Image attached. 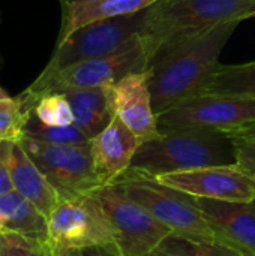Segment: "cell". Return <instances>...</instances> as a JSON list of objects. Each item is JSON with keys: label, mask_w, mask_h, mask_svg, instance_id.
<instances>
[{"label": "cell", "mask_w": 255, "mask_h": 256, "mask_svg": "<svg viewBox=\"0 0 255 256\" xmlns=\"http://www.w3.org/2000/svg\"><path fill=\"white\" fill-rule=\"evenodd\" d=\"M240 21L219 24L158 52L147 69L156 114L200 94L218 69L219 56Z\"/></svg>", "instance_id": "obj_1"}, {"label": "cell", "mask_w": 255, "mask_h": 256, "mask_svg": "<svg viewBox=\"0 0 255 256\" xmlns=\"http://www.w3.org/2000/svg\"><path fill=\"white\" fill-rule=\"evenodd\" d=\"M233 164H237V154L231 135L207 129L182 128L161 130L156 138L141 142L131 168L159 177Z\"/></svg>", "instance_id": "obj_2"}, {"label": "cell", "mask_w": 255, "mask_h": 256, "mask_svg": "<svg viewBox=\"0 0 255 256\" xmlns=\"http://www.w3.org/2000/svg\"><path fill=\"white\" fill-rule=\"evenodd\" d=\"M255 16V0H156L141 38L152 58L162 50L228 21Z\"/></svg>", "instance_id": "obj_3"}, {"label": "cell", "mask_w": 255, "mask_h": 256, "mask_svg": "<svg viewBox=\"0 0 255 256\" xmlns=\"http://www.w3.org/2000/svg\"><path fill=\"white\" fill-rule=\"evenodd\" d=\"M113 183L168 226L173 236L203 242H224L210 226L194 196L165 186L155 177L132 168Z\"/></svg>", "instance_id": "obj_4"}, {"label": "cell", "mask_w": 255, "mask_h": 256, "mask_svg": "<svg viewBox=\"0 0 255 256\" xmlns=\"http://www.w3.org/2000/svg\"><path fill=\"white\" fill-rule=\"evenodd\" d=\"M149 64L150 56L140 34L108 56L77 63L50 76H38L20 96L35 108L38 99L47 93H59L65 88L114 86L128 75L146 72Z\"/></svg>", "instance_id": "obj_5"}, {"label": "cell", "mask_w": 255, "mask_h": 256, "mask_svg": "<svg viewBox=\"0 0 255 256\" xmlns=\"http://www.w3.org/2000/svg\"><path fill=\"white\" fill-rule=\"evenodd\" d=\"M146 15L147 8L138 12L95 21L75 30L65 40L57 42L51 58L39 76H50L77 63L114 52L126 42L141 34Z\"/></svg>", "instance_id": "obj_6"}, {"label": "cell", "mask_w": 255, "mask_h": 256, "mask_svg": "<svg viewBox=\"0 0 255 256\" xmlns=\"http://www.w3.org/2000/svg\"><path fill=\"white\" fill-rule=\"evenodd\" d=\"M158 129L197 128L239 135L255 126V98L231 94H197L159 114Z\"/></svg>", "instance_id": "obj_7"}, {"label": "cell", "mask_w": 255, "mask_h": 256, "mask_svg": "<svg viewBox=\"0 0 255 256\" xmlns=\"http://www.w3.org/2000/svg\"><path fill=\"white\" fill-rule=\"evenodd\" d=\"M48 237L56 249L116 244L114 228L95 192L60 200L48 216Z\"/></svg>", "instance_id": "obj_8"}, {"label": "cell", "mask_w": 255, "mask_h": 256, "mask_svg": "<svg viewBox=\"0 0 255 256\" xmlns=\"http://www.w3.org/2000/svg\"><path fill=\"white\" fill-rule=\"evenodd\" d=\"M116 232L122 256H150L173 231L161 224L146 207L129 198L117 184L95 190Z\"/></svg>", "instance_id": "obj_9"}, {"label": "cell", "mask_w": 255, "mask_h": 256, "mask_svg": "<svg viewBox=\"0 0 255 256\" xmlns=\"http://www.w3.org/2000/svg\"><path fill=\"white\" fill-rule=\"evenodd\" d=\"M20 144L57 190L60 200L87 195L102 188L95 170L90 142L62 146L23 138Z\"/></svg>", "instance_id": "obj_10"}, {"label": "cell", "mask_w": 255, "mask_h": 256, "mask_svg": "<svg viewBox=\"0 0 255 256\" xmlns=\"http://www.w3.org/2000/svg\"><path fill=\"white\" fill-rule=\"evenodd\" d=\"M155 178L194 198L227 202H251L255 200V172L240 164L197 168Z\"/></svg>", "instance_id": "obj_11"}, {"label": "cell", "mask_w": 255, "mask_h": 256, "mask_svg": "<svg viewBox=\"0 0 255 256\" xmlns=\"http://www.w3.org/2000/svg\"><path fill=\"white\" fill-rule=\"evenodd\" d=\"M113 98L116 116L140 138L141 142L159 135L147 70L128 75L114 84Z\"/></svg>", "instance_id": "obj_12"}, {"label": "cell", "mask_w": 255, "mask_h": 256, "mask_svg": "<svg viewBox=\"0 0 255 256\" xmlns=\"http://www.w3.org/2000/svg\"><path fill=\"white\" fill-rule=\"evenodd\" d=\"M140 138L117 117L92 141V154L101 184H110L131 168Z\"/></svg>", "instance_id": "obj_13"}, {"label": "cell", "mask_w": 255, "mask_h": 256, "mask_svg": "<svg viewBox=\"0 0 255 256\" xmlns=\"http://www.w3.org/2000/svg\"><path fill=\"white\" fill-rule=\"evenodd\" d=\"M195 202L224 242L255 256V200L251 202H227L195 198Z\"/></svg>", "instance_id": "obj_14"}, {"label": "cell", "mask_w": 255, "mask_h": 256, "mask_svg": "<svg viewBox=\"0 0 255 256\" xmlns=\"http://www.w3.org/2000/svg\"><path fill=\"white\" fill-rule=\"evenodd\" d=\"M8 166L14 190L29 200L48 218L59 204L60 196L20 142L9 144Z\"/></svg>", "instance_id": "obj_15"}, {"label": "cell", "mask_w": 255, "mask_h": 256, "mask_svg": "<svg viewBox=\"0 0 255 256\" xmlns=\"http://www.w3.org/2000/svg\"><path fill=\"white\" fill-rule=\"evenodd\" d=\"M65 94L74 112V124L78 126L90 140L101 134L114 118L113 86L65 88Z\"/></svg>", "instance_id": "obj_16"}, {"label": "cell", "mask_w": 255, "mask_h": 256, "mask_svg": "<svg viewBox=\"0 0 255 256\" xmlns=\"http://www.w3.org/2000/svg\"><path fill=\"white\" fill-rule=\"evenodd\" d=\"M156 0H62L63 20L59 40H65L75 30L107 18L120 16L149 8Z\"/></svg>", "instance_id": "obj_17"}, {"label": "cell", "mask_w": 255, "mask_h": 256, "mask_svg": "<svg viewBox=\"0 0 255 256\" xmlns=\"http://www.w3.org/2000/svg\"><path fill=\"white\" fill-rule=\"evenodd\" d=\"M0 230L50 242L48 218L15 190L0 196Z\"/></svg>", "instance_id": "obj_18"}, {"label": "cell", "mask_w": 255, "mask_h": 256, "mask_svg": "<svg viewBox=\"0 0 255 256\" xmlns=\"http://www.w3.org/2000/svg\"><path fill=\"white\" fill-rule=\"evenodd\" d=\"M200 94L255 98V62L242 64H219L203 86Z\"/></svg>", "instance_id": "obj_19"}, {"label": "cell", "mask_w": 255, "mask_h": 256, "mask_svg": "<svg viewBox=\"0 0 255 256\" xmlns=\"http://www.w3.org/2000/svg\"><path fill=\"white\" fill-rule=\"evenodd\" d=\"M167 256H251L227 242L191 240L180 236H170L159 249Z\"/></svg>", "instance_id": "obj_20"}, {"label": "cell", "mask_w": 255, "mask_h": 256, "mask_svg": "<svg viewBox=\"0 0 255 256\" xmlns=\"http://www.w3.org/2000/svg\"><path fill=\"white\" fill-rule=\"evenodd\" d=\"M33 108L20 96L0 99V142H20Z\"/></svg>", "instance_id": "obj_21"}, {"label": "cell", "mask_w": 255, "mask_h": 256, "mask_svg": "<svg viewBox=\"0 0 255 256\" xmlns=\"http://www.w3.org/2000/svg\"><path fill=\"white\" fill-rule=\"evenodd\" d=\"M24 138H32L41 142L48 144H62V146H80L87 144L92 140L75 124L69 126H47L38 120L32 112L24 129Z\"/></svg>", "instance_id": "obj_22"}, {"label": "cell", "mask_w": 255, "mask_h": 256, "mask_svg": "<svg viewBox=\"0 0 255 256\" xmlns=\"http://www.w3.org/2000/svg\"><path fill=\"white\" fill-rule=\"evenodd\" d=\"M33 114L47 126L74 124V112L71 104L62 93H47L35 104Z\"/></svg>", "instance_id": "obj_23"}, {"label": "cell", "mask_w": 255, "mask_h": 256, "mask_svg": "<svg viewBox=\"0 0 255 256\" xmlns=\"http://www.w3.org/2000/svg\"><path fill=\"white\" fill-rule=\"evenodd\" d=\"M0 256H56L50 242L30 238L21 234L0 232Z\"/></svg>", "instance_id": "obj_24"}, {"label": "cell", "mask_w": 255, "mask_h": 256, "mask_svg": "<svg viewBox=\"0 0 255 256\" xmlns=\"http://www.w3.org/2000/svg\"><path fill=\"white\" fill-rule=\"evenodd\" d=\"M237 164L255 172V138L254 136H233Z\"/></svg>", "instance_id": "obj_25"}, {"label": "cell", "mask_w": 255, "mask_h": 256, "mask_svg": "<svg viewBox=\"0 0 255 256\" xmlns=\"http://www.w3.org/2000/svg\"><path fill=\"white\" fill-rule=\"evenodd\" d=\"M11 142H0V196L14 190L8 166V148Z\"/></svg>", "instance_id": "obj_26"}, {"label": "cell", "mask_w": 255, "mask_h": 256, "mask_svg": "<svg viewBox=\"0 0 255 256\" xmlns=\"http://www.w3.org/2000/svg\"><path fill=\"white\" fill-rule=\"evenodd\" d=\"M81 252L84 256H122L116 244H110L104 248H92V249H86Z\"/></svg>", "instance_id": "obj_27"}, {"label": "cell", "mask_w": 255, "mask_h": 256, "mask_svg": "<svg viewBox=\"0 0 255 256\" xmlns=\"http://www.w3.org/2000/svg\"><path fill=\"white\" fill-rule=\"evenodd\" d=\"M54 255L56 256H84L81 250H75V249H56V248H54Z\"/></svg>", "instance_id": "obj_28"}, {"label": "cell", "mask_w": 255, "mask_h": 256, "mask_svg": "<svg viewBox=\"0 0 255 256\" xmlns=\"http://www.w3.org/2000/svg\"><path fill=\"white\" fill-rule=\"evenodd\" d=\"M234 136H254L255 138V126L249 128L248 130H245V132H242V134H239V135H234Z\"/></svg>", "instance_id": "obj_29"}, {"label": "cell", "mask_w": 255, "mask_h": 256, "mask_svg": "<svg viewBox=\"0 0 255 256\" xmlns=\"http://www.w3.org/2000/svg\"><path fill=\"white\" fill-rule=\"evenodd\" d=\"M9 98H12V96H9L8 92H5V90L0 87V99H9Z\"/></svg>", "instance_id": "obj_30"}, {"label": "cell", "mask_w": 255, "mask_h": 256, "mask_svg": "<svg viewBox=\"0 0 255 256\" xmlns=\"http://www.w3.org/2000/svg\"><path fill=\"white\" fill-rule=\"evenodd\" d=\"M150 256H167V255H164V254H162L161 250H156V252H153V254H152Z\"/></svg>", "instance_id": "obj_31"}, {"label": "cell", "mask_w": 255, "mask_h": 256, "mask_svg": "<svg viewBox=\"0 0 255 256\" xmlns=\"http://www.w3.org/2000/svg\"><path fill=\"white\" fill-rule=\"evenodd\" d=\"M2 63H3V58H2V56H0V66H2Z\"/></svg>", "instance_id": "obj_32"}, {"label": "cell", "mask_w": 255, "mask_h": 256, "mask_svg": "<svg viewBox=\"0 0 255 256\" xmlns=\"http://www.w3.org/2000/svg\"><path fill=\"white\" fill-rule=\"evenodd\" d=\"M0 232H2V230H0Z\"/></svg>", "instance_id": "obj_33"}]
</instances>
